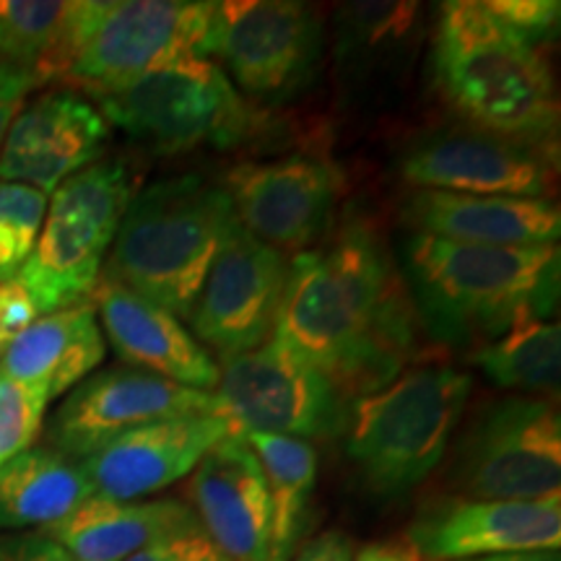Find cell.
Wrapping results in <instances>:
<instances>
[{
  "label": "cell",
  "mask_w": 561,
  "mask_h": 561,
  "mask_svg": "<svg viewBox=\"0 0 561 561\" xmlns=\"http://www.w3.org/2000/svg\"><path fill=\"white\" fill-rule=\"evenodd\" d=\"M47 206H50L47 193L32 185H21V182L0 180V221L9 227L37 237L47 216Z\"/></svg>",
  "instance_id": "obj_31"
},
{
  "label": "cell",
  "mask_w": 561,
  "mask_h": 561,
  "mask_svg": "<svg viewBox=\"0 0 561 561\" xmlns=\"http://www.w3.org/2000/svg\"><path fill=\"white\" fill-rule=\"evenodd\" d=\"M110 138V123L87 94L50 89L26 102L5 133L0 180L53 195L68 178L96 164Z\"/></svg>",
  "instance_id": "obj_16"
},
{
  "label": "cell",
  "mask_w": 561,
  "mask_h": 561,
  "mask_svg": "<svg viewBox=\"0 0 561 561\" xmlns=\"http://www.w3.org/2000/svg\"><path fill=\"white\" fill-rule=\"evenodd\" d=\"M354 561H411V557L390 543H367L354 553Z\"/></svg>",
  "instance_id": "obj_38"
},
{
  "label": "cell",
  "mask_w": 561,
  "mask_h": 561,
  "mask_svg": "<svg viewBox=\"0 0 561 561\" xmlns=\"http://www.w3.org/2000/svg\"><path fill=\"white\" fill-rule=\"evenodd\" d=\"M250 450L261 460L271 491V557L289 561L305 530L314 481H318V450L312 442L278 437V434H244Z\"/></svg>",
  "instance_id": "obj_26"
},
{
  "label": "cell",
  "mask_w": 561,
  "mask_h": 561,
  "mask_svg": "<svg viewBox=\"0 0 561 561\" xmlns=\"http://www.w3.org/2000/svg\"><path fill=\"white\" fill-rule=\"evenodd\" d=\"M104 356L107 341L94 305L79 301L42 314L13 339L0 354V375L47 392V398L55 401L94 375Z\"/></svg>",
  "instance_id": "obj_22"
},
{
  "label": "cell",
  "mask_w": 561,
  "mask_h": 561,
  "mask_svg": "<svg viewBox=\"0 0 561 561\" xmlns=\"http://www.w3.org/2000/svg\"><path fill=\"white\" fill-rule=\"evenodd\" d=\"M110 128L153 153H185L203 146L229 149L257 130V110L208 58L174 62L112 91L89 96Z\"/></svg>",
  "instance_id": "obj_8"
},
{
  "label": "cell",
  "mask_w": 561,
  "mask_h": 561,
  "mask_svg": "<svg viewBox=\"0 0 561 561\" xmlns=\"http://www.w3.org/2000/svg\"><path fill=\"white\" fill-rule=\"evenodd\" d=\"M89 301L96 310L104 341L128 367L151 371L182 388L216 390L219 364L172 312L125 289L104 273Z\"/></svg>",
  "instance_id": "obj_20"
},
{
  "label": "cell",
  "mask_w": 561,
  "mask_h": 561,
  "mask_svg": "<svg viewBox=\"0 0 561 561\" xmlns=\"http://www.w3.org/2000/svg\"><path fill=\"white\" fill-rule=\"evenodd\" d=\"M559 244L489 248L413 234L403 244V278L432 339L483 346L523 320H546L559 299Z\"/></svg>",
  "instance_id": "obj_2"
},
{
  "label": "cell",
  "mask_w": 561,
  "mask_h": 561,
  "mask_svg": "<svg viewBox=\"0 0 561 561\" xmlns=\"http://www.w3.org/2000/svg\"><path fill=\"white\" fill-rule=\"evenodd\" d=\"M128 561H234L224 553L203 528L180 533V536L167 538V541L153 543Z\"/></svg>",
  "instance_id": "obj_32"
},
{
  "label": "cell",
  "mask_w": 561,
  "mask_h": 561,
  "mask_svg": "<svg viewBox=\"0 0 561 561\" xmlns=\"http://www.w3.org/2000/svg\"><path fill=\"white\" fill-rule=\"evenodd\" d=\"M466 561H561L559 551H520V553H496V557H479Z\"/></svg>",
  "instance_id": "obj_39"
},
{
  "label": "cell",
  "mask_w": 561,
  "mask_h": 561,
  "mask_svg": "<svg viewBox=\"0 0 561 561\" xmlns=\"http://www.w3.org/2000/svg\"><path fill=\"white\" fill-rule=\"evenodd\" d=\"M416 310L401 265L371 221L291 257L276 328L351 403L396 380L416 346Z\"/></svg>",
  "instance_id": "obj_1"
},
{
  "label": "cell",
  "mask_w": 561,
  "mask_h": 561,
  "mask_svg": "<svg viewBox=\"0 0 561 561\" xmlns=\"http://www.w3.org/2000/svg\"><path fill=\"white\" fill-rule=\"evenodd\" d=\"M42 318L32 294L16 278L0 280V348L19 339L34 320Z\"/></svg>",
  "instance_id": "obj_33"
},
{
  "label": "cell",
  "mask_w": 561,
  "mask_h": 561,
  "mask_svg": "<svg viewBox=\"0 0 561 561\" xmlns=\"http://www.w3.org/2000/svg\"><path fill=\"white\" fill-rule=\"evenodd\" d=\"M198 528L193 507L180 500L117 502L94 494L39 533L58 541L76 561H128L153 543Z\"/></svg>",
  "instance_id": "obj_23"
},
{
  "label": "cell",
  "mask_w": 561,
  "mask_h": 561,
  "mask_svg": "<svg viewBox=\"0 0 561 561\" xmlns=\"http://www.w3.org/2000/svg\"><path fill=\"white\" fill-rule=\"evenodd\" d=\"M473 364L496 388L546 398L559 390L561 328L551 320H523L473 351Z\"/></svg>",
  "instance_id": "obj_27"
},
{
  "label": "cell",
  "mask_w": 561,
  "mask_h": 561,
  "mask_svg": "<svg viewBox=\"0 0 561 561\" xmlns=\"http://www.w3.org/2000/svg\"><path fill=\"white\" fill-rule=\"evenodd\" d=\"M208 55L221 60L244 100L280 104L312 81L322 58L318 11L297 0L216 3Z\"/></svg>",
  "instance_id": "obj_10"
},
{
  "label": "cell",
  "mask_w": 561,
  "mask_h": 561,
  "mask_svg": "<svg viewBox=\"0 0 561 561\" xmlns=\"http://www.w3.org/2000/svg\"><path fill=\"white\" fill-rule=\"evenodd\" d=\"M559 546L561 494L533 502L450 496L421 510L409 528V557L419 561L559 551Z\"/></svg>",
  "instance_id": "obj_15"
},
{
  "label": "cell",
  "mask_w": 561,
  "mask_h": 561,
  "mask_svg": "<svg viewBox=\"0 0 561 561\" xmlns=\"http://www.w3.org/2000/svg\"><path fill=\"white\" fill-rule=\"evenodd\" d=\"M486 11L517 37L538 47L557 37L561 5L557 0H483Z\"/></svg>",
  "instance_id": "obj_30"
},
{
  "label": "cell",
  "mask_w": 561,
  "mask_h": 561,
  "mask_svg": "<svg viewBox=\"0 0 561 561\" xmlns=\"http://www.w3.org/2000/svg\"><path fill=\"white\" fill-rule=\"evenodd\" d=\"M68 13L70 0H0V62L50 81Z\"/></svg>",
  "instance_id": "obj_28"
},
{
  "label": "cell",
  "mask_w": 561,
  "mask_h": 561,
  "mask_svg": "<svg viewBox=\"0 0 561 561\" xmlns=\"http://www.w3.org/2000/svg\"><path fill=\"white\" fill-rule=\"evenodd\" d=\"M193 413H214V392L121 364L96 369L62 398L47 424V439L53 450L81 462L125 432Z\"/></svg>",
  "instance_id": "obj_14"
},
{
  "label": "cell",
  "mask_w": 561,
  "mask_h": 561,
  "mask_svg": "<svg viewBox=\"0 0 561 561\" xmlns=\"http://www.w3.org/2000/svg\"><path fill=\"white\" fill-rule=\"evenodd\" d=\"M434 83L473 130L557 153L559 94L538 47L510 32L483 0L439 5L432 39Z\"/></svg>",
  "instance_id": "obj_3"
},
{
  "label": "cell",
  "mask_w": 561,
  "mask_h": 561,
  "mask_svg": "<svg viewBox=\"0 0 561 561\" xmlns=\"http://www.w3.org/2000/svg\"><path fill=\"white\" fill-rule=\"evenodd\" d=\"M229 437L216 413L161 419L112 439L81 460V471L96 496L136 502L187 479L210 447Z\"/></svg>",
  "instance_id": "obj_18"
},
{
  "label": "cell",
  "mask_w": 561,
  "mask_h": 561,
  "mask_svg": "<svg viewBox=\"0 0 561 561\" xmlns=\"http://www.w3.org/2000/svg\"><path fill=\"white\" fill-rule=\"evenodd\" d=\"M34 242H37V237L24 234V231L0 221V280L16 276V271L30 257Z\"/></svg>",
  "instance_id": "obj_37"
},
{
  "label": "cell",
  "mask_w": 561,
  "mask_h": 561,
  "mask_svg": "<svg viewBox=\"0 0 561 561\" xmlns=\"http://www.w3.org/2000/svg\"><path fill=\"white\" fill-rule=\"evenodd\" d=\"M187 494L201 528L234 561H268L271 491L242 437H224L191 473Z\"/></svg>",
  "instance_id": "obj_19"
},
{
  "label": "cell",
  "mask_w": 561,
  "mask_h": 561,
  "mask_svg": "<svg viewBox=\"0 0 561 561\" xmlns=\"http://www.w3.org/2000/svg\"><path fill=\"white\" fill-rule=\"evenodd\" d=\"M234 224L224 182L198 172L151 182L133 195L102 273L191 322L203 280Z\"/></svg>",
  "instance_id": "obj_4"
},
{
  "label": "cell",
  "mask_w": 561,
  "mask_h": 561,
  "mask_svg": "<svg viewBox=\"0 0 561 561\" xmlns=\"http://www.w3.org/2000/svg\"><path fill=\"white\" fill-rule=\"evenodd\" d=\"M214 0H73L50 81L96 96L174 62L208 58Z\"/></svg>",
  "instance_id": "obj_5"
},
{
  "label": "cell",
  "mask_w": 561,
  "mask_h": 561,
  "mask_svg": "<svg viewBox=\"0 0 561 561\" xmlns=\"http://www.w3.org/2000/svg\"><path fill=\"white\" fill-rule=\"evenodd\" d=\"M289 561H354V546L341 530H325L294 551Z\"/></svg>",
  "instance_id": "obj_36"
},
{
  "label": "cell",
  "mask_w": 561,
  "mask_h": 561,
  "mask_svg": "<svg viewBox=\"0 0 561 561\" xmlns=\"http://www.w3.org/2000/svg\"><path fill=\"white\" fill-rule=\"evenodd\" d=\"M471 396V377L447 364L403 369L348 411V458L369 491L401 496L430 476Z\"/></svg>",
  "instance_id": "obj_6"
},
{
  "label": "cell",
  "mask_w": 561,
  "mask_h": 561,
  "mask_svg": "<svg viewBox=\"0 0 561 561\" xmlns=\"http://www.w3.org/2000/svg\"><path fill=\"white\" fill-rule=\"evenodd\" d=\"M405 216L419 234L489 248H541L559 244L561 234V210L551 198L416 191Z\"/></svg>",
  "instance_id": "obj_21"
},
{
  "label": "cell",
  "mask_w": 561,
  "mask_h": 561,
  "mask_svg": "<svg viewBox=\"0 0 561 561\" xmlns=\"http://www.w3.org/2000/svg\"><path fill=\"white\" fill-rule=\"evenodd\" d=\"M455 486L468 500L533 502L559 494L561 419L549 398L489 405L460 442Z\"/></svg>",
  "instance_id": "obj_11"
},
{
  "label": "cell",
  "mask_w": 561,
  "mask_h": 561,
  "mask_svg": "<svg viewBox=\"0 0 561 561\" xmlns=\"http://www.w3.org/2000/svg\"><path fill=\"white\" fill-rule=\"evenodd\" d=\"M45 87L37 76L30 70H21L9 62H0V149H3L5 133H9L11 123L16 121V115L30 102L32 91Z\"/></svg>",
  "instance_id": "obj_34"
},
{
  "label": "cell",
  "mask_w": 561,
  "mask_h": 561,
  "mask_svg": "<svg viewBox=\"0 0 561 561\" xmlns=\"http://www.w3.org/2000/svg\"><path fill=\"white\" fill-rule=\"evenodd\" d=\"M94 496L81 462L37 447L0 468V530H45Z\"/></svg>",
  "instance_id": "obj_25"
},
{
  "label": "cell",
  "mask_w": 561,
  "mask_h": 561,
  "mask_svg": "<svg viewBox=\"0 0 561 561\" xmlns=\"http://www.w3.org/2000/svg\"><path fill=\"white\" fill-rule=\"evenodd\" d=\"M0 354H3V348H0Z\"/></svg>",
  "instance_id": "obj_40"
},
{
  "label": "cell",
  "mask_w": 561,
  "mask_h": 561,
  "mask_svg": "<svg viewBox=\"0 0 561 561\" xmlns=\"http://www.w3.org/2000/svg\"><path fill=\"white\" fill-rule=\"evenodd\" d=\"M136 193L123 159H100L55 187L37 242L13 276L39 314L89 301Z\"/></svg>",
  "instance_id": "obj_7"
},
{
  "label": "cell",
  "mask_w": 561,
  "mask_h": 561,
  "mask_svg": "<svg viewBox=\"0 0 561 561\" xmlns=\"http://www.w3.org/2000/svg\"><path fill=\"white\" fill-rule=\"evenodd\" d=\"M47 392L13 382L0 375V468L21 453L32 450L45 430Z\"/></svg>",
  "instance_id": "obj_29"
},
{
  "label": "cell",
  "mask_w": 561,
  "mask_h": 561,
  "mask_svg": "<svg viewBox=\"0 0 561 561\" xmlns=\"http://www.w3.org/2000/svg\"><path fill=\"white\" fill-rule=\"evenodd\" d=\"M401 174L416 191L549 198V157L481 130L434 133L409 146Z\"/></svg>",
  "instance_id": "obj_17"
},
{
  "label": "cell",
  "mask_w": 561,
  "mask_h": 561,
  "mask_svg": "<svg viewBox=\"0 0 561 561\" xmlns=\"http://www.w3.org/2000/svg\"><path fill=\"white\" fill-rule=\"evenodd\" d=\"M289 271V255L255 240L237 221L195 299L191 325L201 346L227 362L268 341Z\"/></svg>",
  "instance_id": "obj_12"
},
{
  "label": "cell",
  "mask_w": 561,
  "mask_h": 561,
  "mask_svg": "<svg viewBox=\"0 0 561 561\" xmlns=\"http://www.w3.org/2000/svg\"><path fill=\"white\" fill-rule=\"evenodd\" d=\"M224 187L240 227L294 257L312 250L331 227L341 195V172L325 157L289 153L231 167Z\"/></svg>",
  "instance_id": "obj_13"
},
{
  "label": "cell",
  "mask_w": 561,
  "mask_h": 561,
  "mask_svg": "<svg viewBox=\"0 0 561 561\" xmlns=\"http://www.w3.org/2000/svg\"><path fill=\"white\" fill-rule=\"evenodd\" d=\"M419 3H346L335 13V58L341 76L359 87L401 76L416 53Z\"/></svg>",
  "instance_id": "obj_24"
},
{
  "label": "cell",
  "mask_w": 561,
  "mask_h": 561,
  "mask_svg": "<svg viewBox=\"0 0 561 561\" xmlns=\"http://www.w3.org/2000/svg\"><path fill=\"white\" fill-rule=\"evenodd\" d=\"M348 411V398L278 335L219 367L214 413L231 437L257 432L325 439L346 430Z\"/></svg>",
  "instance_id": "obj_9"
},
{
  "label": "cell",
  "mask_w": 561,
  "mask_h": 561,
  "mask_svg": "<svg viewBox=\"0 0 561 561\" xmlns=\"http://www.w3.org/2000/svg\"><path fill=\"white\" fill-rule=\"evenodd\" d=\"M0 561H76L58 541L39 530L0 536Z\"/></svg>",
  "instance_id": "obj_35"
}]
</instances>
